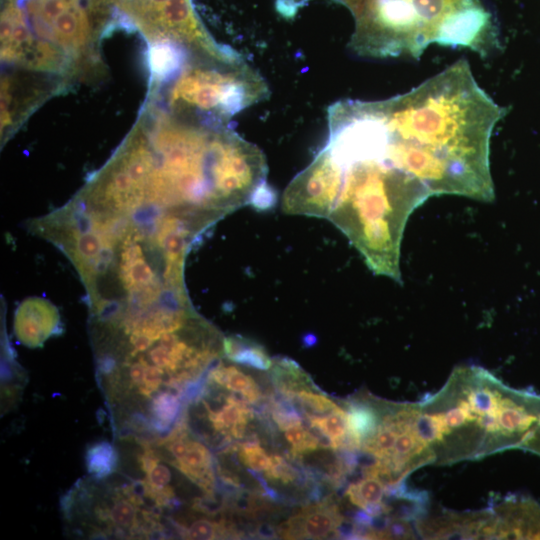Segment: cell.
I'll use <instances>...</instances> for the list:
<instances>
[{
	"instance_id": "obj_1",
	"label": "cell",
	"mask_w": 540,
	"mask_h": 540,
	"mask_svg": "<svg viewBox=\"0 0 540 540\" xmlns=\"http://www.w3.org/2000/svg\"><path fill=\"white\" fill-rule=\"evenodd\" d=\"M350 113L362 146L432 196L494 199L490 139L506 110L479 86L465 59L404 94L352 99Z\"/></svg>"
},
{
	"instance_id": "obj_2",
	"label": "cell",
	"mask_w": 540,
	"mask_h": 540,
	"mask_svg": "<svg viewBox=\"0 0 540 540\" xmlns=\"http://www.w3.org/2000/svg\"><path fill=\"white\" fill-rule=\"evenodd\" d=\"M339 180L329 220L377 275L401 282L400 247L411 213L431 195L414 178L360 152L322 148Z\"/></svg>"
},
{
	"instance_id": "obj_3",
	"label": "cell",
	"mask_w": 540,
	"mask_h": 540,
	"mask_svg": "<svg viewBox=\"0 0 540 540\" xmlns=\"http://www.w3.org/2000/svg\"><path fill=\"white\" fill-rule=\"evenodd\" d=\"M66 519L91 538L164 536L163 509L145 494L142 480L110 487L83 482L63 502Z\"/></svg>"
},
{
	"instance_id": "obj_4",
	"label": "cell",
	"mask_w": 540,
	"mask_h": 540,
	"mask_svg": "<svg viewBox=\"0 0 540 540\" xmlns=\"http://www.w3.org/2000/svg\"><path fill=\"white\" fill-rule=\"evenodd\" d=\"M269 96L263 77L244 60L218 66L196 65L185 70L171 91V103L227 120Z\"/></svg>"
},
{
	"instance_id": "obj_5",
	"label": "cell",
	"mask_w": 540,
	"mask_h": 540,
	"mask_svg": "<svg viewBox=\"0 0 540 540\" xmlns=\"http://www.w3.org/2000/svg\"><path fill=\"white\" fill-rule=\"evenodd\" d=\"M45 43H34L22 10L8 0L1 16V56L5 61H26L41 67ZM25 61V60H24Z\"/></svg>"
},
{
	"instance_id": "obj_6",
	"label": "cell",
	"mask_w": 540,
	"mask_h": 540,
	"mask_svg": "<svg viewBox=\"0 0 540 540\" xmlns=\"http://www.w3.org/2000/svg\"><path fill=\"white\" fill-rule=\"evenodd\" d=\"M59 327V312L43 299L32 298L23 302L15 314V334L28 347L42 346Z\"/></svg>"
},
{
	"instance_id": "obj_7",
	"label": "cell",
	"mask_w": 540,
	"mask_h": 540,
	"mask_svg": "<svg viewBox=\"0 0 540 540\" xmlns=\"http://www.w3.org/2000/svg\"><path fill=\"white\" fill-rule=\"evenodd\" d=\"M341 522L337 506L323 502L303 508L284 522L279 530L287 539H321L333 534Z\"/></svg>"
},
{
	"instance_id": "obj_8",
	"label": "cell",
	"mask_w": 540,
	"mask_h": 540,
	"mask_svg": "<svg viewBox=\"0 0 540 540\" xmlns=\"http://www.w3.org/2000/svg\"><path fill=\"white\" fill-rule=\"evenodd\" d=\"M224 400L225 403L221 407H214L203 400L201 402L215 432L225 435L229 440L240 439L253 418V411L247 407V402L241 396L231 394Z\"/></svg>"
},
{
	"instance_id": "obj_9",
	"label": "cell",
	"mask_w": 540,
	"mask_h": 540,
	"mask_svg": "<svg viewBox=\"0 0 540 540\" xmlns=\"http://www.w3.org/2000/svg\"><path fill=\"white\" fill-rule=\"evenodd\" d=\"M170 463L206 494H214L213 456L203 443L188 437L184 454Z\"/></svg>"
},
{
	"instance_id": "obj_10",
	"label": "cell",
	"mask_w": 540,
	"mask_h": 540,
	"mask_svg": "<svg viewBox=\"0 0 540 540\" xmlns=\"http://www.w3.org/2000/svg\"><path fill=\"white\" fill-rule=\"evenodd\" d=\"M46 33L65 49H79L85 44L89 34L88 19L84 10L77 4L61 13L51 23Z\"/></svg>"
},
{
	"instance_id": "obj_11",
	"label": "cell",
	"mask_w": 540,
	"mask_h": 540,
	"mask_svg": "<svg viewBox=\"0 0 540 540\" xmlns=\"http://www.w3.org/2000/svg\"><path fill=\"white\" fill-rule=\"evenodd\" d=\"M206 379L239 394L247 403L260 399V391L255 380L235 365L218 360L207 372Z\"/></svg>"
},
{
	"instance_id": "obj_12",
	"label": "cell",
	"mask_w": 540,
	"mask_h": 540,
	"mask_svg": "<svg viewBox=\"0 0 540 540\" xmlns=\"http://www.w3.org/2000/svg\"><path fill=\"white\" fill-rule=\"evenodd\" d=\"M385 491L386 486L380 479L367 475L366 478L350 484L346 495L352 504L375 517L388 511V508L381 503Z\"/></svg>"
},
{
	"instance_id": "obj_13",
	"label": "cell",
	"mask_w": 540,
	"mask_h": 540,
	"mask_svg": "<svg viewBox=\"0 0 540 540\" xmlns=\"http://www.w3.org/2000/svg\"><path fill=\"white\" fill-rule=\"evenodd\" d=\"M307 418L317 432L329 439L332 449H357L349 435L347 412L342 408L339 407L324 415L307 416Z\"/></svg>"
},
{
	"instance_id": "obj_14",
	"label": "cell",
	"mask_w": 540,
	"mask_h": 540,
	"mask_svg": "<svg viewBox=\"0 0 540 540\" xmlns=\"http://www.w3.org/2000/svg\"><path fill=\"white\" fill-rule=\"evenodd\" d=\"M223 355L230 361L257 370H268L273 360L258 344L240 337H225Z\"/></svg>"
},
{
	"instance_id": "obj_15",
	"label": "cell",
	"mask_w": 540,
	"mask_h": 540,
	"mask_svg": "<svg viewBox=\"0 0 540 540\" xmlns=\"http://www.w3.org/2000/svg\"><path fill=\"white\" fill-rule=\"evenodd\" d=\"M85 464L88 473L97 479H107L117 468L116 448L108 441L92 443L85 452Z\"/></svg>"
},
{
	"instance_id": "obj_16",
	"label": "cell",
	"mask_w": 540,
	"mask_h": 540,
	"mask_svg": "<svg viewBox=\"0 0 540 540\" xmlns=\"http://www.w3.org/2000/svg\"><path fill=\"white\" fill-rule=\"evenodd\" d=\"M184 60L180 45L168 41H157L149 54L151 70L155 77L163 79L176 72Z\"/></svg>"
},
{
	"instance_id": "obj_17",
	"label": "cell",
	"mask_w": 540,
	"mask_h": 540,
	"mask_svg": "<svg viewBox=\"0 0 540 540\" xmlns=\"http://www.w3.org/2000/svg\"><path fill=\"white\" fill-rule=\"evenodd\" d=\"M349 435L357 449L371 436L378 426V417L373 408L351 405L347 412Z\"/></svg>"
},
{
	"instance_id": "obj_18",
	"label": "cell",
	"mask_w": 540,
	"mask_h": 540,
	"mask_svg": "<svg viewBox=\"0 0 540 540\" xmlns=\"http://www.w3.org/2000/svg\"><path fill=\"white\" fill-rule=\"evenodd\" d=\"M147 33L169 0H114Z\"/></svg>"
},
{
	"instance_id": "obj_19",
	"label": "cell",
	"mask_w": 540,
	"mask_h": 540,
	"mask_svg": "<svg viewBox=\"0 0 540 540\" xmlns=\"http://www.w3.org/2000/svg\"><path fill=\"white\" fill-rule=\"evenodd\" d=\"M285 438L292 447L295 456L314 451L319 447L331 448V443L327 437L318 438L304 426L296 425L285 430Z\"/></svg>"
},
{
	"instance_id": "obj_20",
	"label": "cell",
	"mask_w": 540,
	"mask_h": 540,
	"mask_svg": "<svg viewBox=\"0 0 540 540\" xmlns=\"http://www.w3.org/2000/svg\"><path fill=\"white\" fill-rule=\"evenodd\" d=\"M182 536L187 539L209 540L233 534V528L225 521L209 519L195 520L189 527H185Z\"/></svg>"
},
{
	"instance_id": "obj_21",
	"label": "cell",
	"mask_w": 540,
	"mask_h": 540,
	"mask_svg": "<svg viewBox=\"0 0 540 540\" xmlns=\"http://www.w3.org/2000/svg\"><path fill=\"white\" fill-rule=\"evenodd\" d=\"M287 396L296 399L307 416L324 415L339 408L336 403L323 394L303 388H298L287 394Z\"/></svg>"
},
{
	"instance_id": "obj_22",
	"label": "cell",
	"mask_w": 540,
	"mask_h": 540,
	"mask_svg": "<svg viewBox=\"0 0 540 540\" xmlns=\"http://www.w3.org/2000/svg\"><path fill=\"white\" fill-rule=\"evenodd\" d=\"M238 453L240 460L256 472H265L271 464V456L257 442L241 444Z\"/></svg>"
},
{
	"instance_id": "obj_23",
	"label": "cell",
	"mask_w": 540,
	"mask_h": 540,
	"mask_svg": "<svg viewBox=\"0 0 540 540\" xmlns=\"http://www.w3.org/2000/svg\"><path fill=\"white\" fill-rule=\"evenodd\" d=\"M264 474L269 480L283 484L293 483L298 478V471L279 455L271 456V464Z\"/></svg>"
},
{
	"instance_id": "obj_24",
	"label": "cell",
	"mask_w": 540,
	"mask_h": 540,
	"mask_svg": "<svg viewBox=\"0 0 540 540\" xmlns=\"http://www.w3.org/2000/svg\"><path fill=\"white\" fill-rule=\"evenodd\" d=\"M272 418L279 429L283 431L290 427L301 425L302 423L299 413L292 407L283 403L274 404L272 408Z\"/></svg>"
},
{
	"instance_id": "obj_25",
	"label": "cell",
	"mask_w": 540,
	"mask_h": 540,
	"mask_svg": "<svg viewBox=\"0 0 540 540\" xmlns=\"http://www.w3.org/2000/svg\"><path fill=\"white\" fill-rule=\"evenodd\" d=\"M522 448L540 456V419L537 427L524 442Z\"/></svg>"
}]
</instances>
